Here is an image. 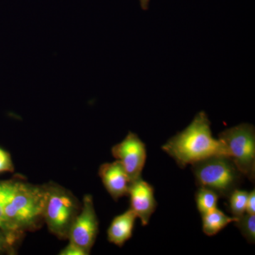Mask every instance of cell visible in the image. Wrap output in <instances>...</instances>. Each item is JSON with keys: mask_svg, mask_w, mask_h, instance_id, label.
<instances>
[{"mask_svg": "<svg viewBox=\"0 0 255 255\" xmlns=\"http://www.w3.org/2000/svg\"><path fill=\"white\" fill-rule=\"evenodd\" d=\"M191 166L196 184L214 191L219 197L228 198L244 177L233 161L225 156H213Z\"/></svg>", "mask_w": 255, "mask_h": 255, "instance_id": "obj_4", "label": "cell"}, {"mask_svg": "<svg viewBox=\"0 0 255 255\" xmlns=\"http://www.w3.org/2000/svg\"><path fill=\"white\" fill-rule=\"evenodd\" d=\"M249 193L236 189L230 194V210L233 217L239 218L246 213L247 202Z\"/></svg>", "mask_w": 255, "mask_h": 255, "instance_id": "obj_14", "label": "cell"}, {"mask_svg": "<svg viewBox=\"0 0 255 255\" xmlns=\"http://www.w3.org/2000/svg\"><path fill=\"white\" fill-rule=\"evenodd\" d=\"M235 225L241 231L242 235L249 243L254 244L255 241V215L243 214L238 218Z\"/></svg>", "mask_w": 255, "mask_h": 255, "instance_id": "obj_15", "label": "cell"}, {"mask_svg": "<svg viewBox=\"0 0 255 255\" xmlns=\"http://www.w3.org/2000/svg\"><path fill=\"white\" fill-rule=\"evenodd\" d=\"M246 213L251 215H255V191H252L248 194V202H247Z\"/></svg>", "mask_w": 255, "mask_h": 255, "instance_id": "obj_19", "label": "cell"}, {"mask_svg": "<svg viewBox=\"0 0 255 255\" xmlns=\"http://www.w3.org/2000/svg\"><path fill=\"white\" fill-rule=\"evenodd\" d=\"M229 151V158L244 177L255 179V130L254 126L242 124L219 134Z\"/></svg>", "mask_w": 255, "mask_h": 255, "instance_id": "obj_5", "label": "cell"}, {"mask_svg": "<svg viewBox=\"0 0 255 255\" xmlns=\"http://www.w3.org/2000/svg\"><path fill=\"white\" fill-rule=\"evenodd\" d=\"M20 183L16 182H0V228L9 231L6 227L4 219V207L11 199Z\"/></svg>", "mask_w": 255, "mask_h": 255, "instance_id": "obj_13", "label": "cell"}, {"mask_svg": "<svg viewBox=\"0 0 255 255\" xmlns=\"http://www.w3.org/2000/svg\"><path fill=\"white\" fill-rule=\"evenodd\" d=\"M162 149L182 168L213 156L230 157L224 142L213 137L211 122L204 112L196 114L191 123L171 137Z\"/></svg>", "mask_w": 255, "mask_h": 255, "instance_id": "obj_1", "label": "cell"}, {"mask_svg": "<svg viewBox=\"0 0 255 255\" xmlns=\"http://www.w3.org/2000/svg\"><path fill=\"white\" fill-rule=\"evenodd\" d=\"M112 152L123 165L130 182L141 177L147 154L145 143L136 134L129 132L122 142L112 147Z\"/></svg>", "mask_w": 255, "mask_h": 255, "instance_id": "obj_7", "label": "cell"}, {"mask_svg": "<svg viewBox=\"0 0 255 255\" xmlns=\"http://www.w3.org/2000/svg\"><path fill=\"white\" fill-rule=\"evenodd\" d=\"M201 216L203 231L208 236H215L230 223L238 221L237 218L226 216L217 208Z\"/></svg>", "mask_w": 255, "mask_h": 255, "instance_id": "obj_11", "label": "cell"}, {"mask_svg": "<svg viewBox=\"0 0 255 255\" xmlns=\"http://www.w3.org/2000/svg\"><path fill=\"white\" fill-rule=\"evenodd\" d=\"M60 255H90L87 251H85L81 247L69 241L64 249L60 252Z\"/></svg>", "mask_w": 255, "mask_h": 255, "instance_id": "obj_18", "label": "cell"}, {"mask_svg": "<svg viewBox=\"0 0 255 255\" xmlns=\"http://www.w3.org/2000/svg\"><path fill=\"white\" fill-rule=\"evenodd\" d=\"M14 165L11 156L6 151L0 148V172H13Z\"/></svg>", "mask_w": 255, "mask_h": 255, "instance_id": "obj_17", "label": "cell"}, {"mask_svg": "<svg viewBox=\"0 0 255 255\" xmlns=\"http://www.w3.org/2000/svg\"><path fill=\"white\" fill-rule=\"evenodd\" d=\"M22 234L23 233L6 231L0 228V253L12 249L14 243Z\"/></svg>", "mask_w": 255, "mask_h": 255, "instance_id": "obj_16", "label": "cell"}, {"mask_svg": "<svg viewBox=\"0 0 255 255\" xmlns=\"http://www.w3.org/2000/svg\"><path fill=\"white\" fill-rule=\"evenodd\" d=\"M99 231V221L94 206L93 198L86 194L80 212L69 231V241L81 247L90 254Z\"/></svg>", "mask_w": 255, "mask_h": 255, "instance_id": "obj_6", "label": "cell"}, {"mask_svg": "<svg viewBox=\"0 0 255 255\" xmlns=\"http://www.w3.org/2000/svg\"><path fill=\"white\" fill-rule=\"evenodd\" d=\"M99 176L114 200L117 201L124 196L128 195L131 182L119 160L102 164L99 169Z\"/></svg>", "mask_w": 255, "mask_h": 255, "instance_id": "obj_9", "label": "cell"}, {"mask_svg": "<svg viewBox=\"0 0 255 255\" xmlns=\"http://www.w3.org/2000/svg\"><path fill=\"white\" fill-rule=\"evenodd\" d=\"M43 219L52 234L59 239H68L69 231L80 212L81 204L68 189L51 182L45 184Z\"/></svg>", "mask_w": 255, "mask_h": 255, "instance_id": "obj_3", "label": "cell"}, {"mask_svg": "<svg viewBox=\"0 0 255 255\" xmlns=\"http://www.w3.org/2000/svg\"><path fill=\"white\" fill-rule=\"evenodd\" d=\"M137 218L130 209L114 218L107 231L108 241L120 248L123 246L132 237Z\"/></svg>", "mask_w": 255, "mask_h": 255, "instance_id": "obj_10", "label": "cell"}, {"mask_svg": "<svg viewBox=\"0 0 255 255\" xmlns=\"http://www.w3.org/2000/svg\"><path fill=\"white\" fill-rule=\"evenodd\" d=\"M219 196L211 189L199 187L196 194V202L201 216L217 208Z\"/></svg>", "mask_w": 255, "mask_h": 255, "instance_id": "obj_12", "label": "cell"}, {"mask_svg": "<svg viewBox=\"0 0 255 255\" xmlns=\"http://www.w3.org/2000/svg\"><path fill=\"white\" fill-rule=\"evenodd\" d=\"M46 189L44 185L20 183L18 189L4 207L8 230L24 233L35 231L43 219Z\"/></svg>", "mask_w": 255, "mask_h": 255, "instance_id": "obj_2", "label": "cell"}, {"mask_svg": "<svg viewBox=\"0 0 255 255\" xmlns=\"http://www.w3.org/2000/svg\"><path fill=\"white\" fill-rule=\"evenodd\" d=\"M128 195L130 209L140 219L142 226H147L157 208L153 187L140 177L130 183Z\"/></svg>", "mask_w": 255, "mask_h": 255, "instance_id": "obj_8", "label": "cell"}, {"mask_svg": "<svg viewBox=\"0 0 255 255\" xmlns=\"http://www.w3.org/2000/svg\"><path fill=\"white\" fill-rule=\"evenodd\" d=\"M139 1H140V6H141L142 9L147 10L148 9L150 0H139Z\"/></svg>", "mask_w": 255, "mask_h": 255, "instance_id": "obj_20", "label": "cell"}]
</instances>
